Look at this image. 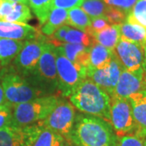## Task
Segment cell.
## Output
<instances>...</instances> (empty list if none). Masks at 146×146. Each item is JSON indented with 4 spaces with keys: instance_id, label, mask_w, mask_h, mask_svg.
Masks as SVG:
<instances>
[{
    "instance_id": "6da1fadb",
    "label": "cell",
    "mask_w": 146,
    "mask_h": 146,
    "mask_svg": "<svg viewBox=\"0 0 146 146\" xmlns=\"http://www.w3.org/2000/svg\"><path fill=\"white\" fill-rule=\"evenodd\" d=\"M69 141L76 146H115L118 137L108 121L79 114L75 118Z\"/></svg>"
},
{
    "instance_id": "7a4b0ae2",
    "label": "cell",
    "mask_w": 146,
    "mask_h": 146,
    "mask_svg": "<svg viewBox=\"0 0 146 146\" xmlns=\"http://www.w3.org/2000/svg\"><path fill=\"white\" fill-rule=\"evenodd\" d=\"M72 104L84 114L110 121V97L86 78L70 96Z\"/></svg>"
},
{
    "instance_id": "3957f363",
    "label": "cell",
    "mask_w": 146,
    "mask_h": 146,
    "mask_svg": "<svg viewBox=\"0 0 146 146\" xmlns=\"http://www.w3.org/2000/svg\"><path fill=\"white\" fill-rule=\"evenodd\" d=\"M60 98L54 95L41 98L13 106L11 124L24 127L44 120L57 106Z\"/></svg>"
},
{
    "instance_id": "277c9868",
    "label": "cell",
    "mask_w": 146,
    "mask_h": 146,
    "mask_svg": "<svg viewBox=\"0 0 146 146\" xmlns=\"http://www.w3.org/2000/svg\"><path fill=\"white\" fill-rule=\"evenodd\" d=\"M0 80L6 102L13 106L41 98V96H47L29 78L21 76L16 71L2 72L0 74Z\"/></svg>"
},
{
    "instance_id": "5b68a950",
    "label": "cell",
    "mask_w": 146,
    "mask_h": 146,
    "mask_svg": "<svg viewBox=\"0 0 146 146\" xmlns=\"http://www.w3.org/2000/svg\"><path fill=\"white\" fill-rule=\"evenodd\" d=\"M29 80L44 94L51 95L58 89L55 46L47 42L36 68Z\"/></svg>"
},
{
    "instance_id": "8992f818",
    "label": "cell",
    "mask_w": 146,
    "mask_h": 146,
    "mask_svg": "<svg viewBox=\"0 0 146 146\" xmlns=\"http://www.w3.org/2000/svg\"><path fill=\"white\" fill-rule=\"evenodd\" d=\"M58 89L63 97H70L87 78V68L72 63L55 48Z\"/></svg>"
},
{
    "instance_id": "52a82bcc",
    "label": "cell",
    "mask_w": 146,
    "mask_h": 146,
    "mask_svg": "<svg viewBox=\"0 0 146 146\" xmlns=\"http://www.w3.org/2000/svg\"><path fill=\"white\" fill-rule=\"evenodd\" d=\"M46 43L43 36L38 39L25 41L24 46L13 60V66L16 72L25 77L33 76Z\"/></svg>"
},
{
    "instance_id": "ba28073f",
    "label": "cell",
    "mask_w": 146,
    "mask_h": 146,
    "mask_svg": "<svg viewBox=\"0 0 146 146\" xmlns=\"http://www.w3.org/2000/svg\"><path fill=\"white\" fill-rule=\"evenodd\" d=\"M110 124L118 138L134 134L135 121L129 100L110 98Z\"/></svg>"
},
{
    "instance_id": "9c48e42d",
    "label": "cell",
    "mask_w": 146,
    "mask_h": 146,
    "mask_svg": "<svg viewBox=\"0 0 146 146\" xmlns=\"http://www.w3.org/2000/svg\"><path fill=\"white\" fill-rule=\"evenodd\" d=\"M75 115L74 106L68 101L60 98L52 112L42 122L50 129L69 140L74 126Z\"/></svg>"
},
{
    "instance_id": "30bf717a",
    "label": "cell",
    "mask_w": 146,
    "mask_h": 146,
    "mask_svg": "<svg viewBox=\"0 0 146 146\" xmlns=\"http://www.w3.org/2000/svg\"><path fill=\"white\" fill-rule=\"evenodd\" d=\"M25 146H65V140L42 121L22 127Z\"/></svg>"
},
{
    "instance_id": "8fae6325",
    "label": "cell",
    "mask_w": 146,
    "mask_h": 146,
    "mask_svg": "<svg viewBox=\"0 0 146 146\" xmlns=\"http://www.w3.org/2000/svg\"><path fill=\"white\" fill-rule=\"evenodd\" d=\"M123 70V66L114 54L106 68L102 69H87V78L94 81L98 87L109 94L110 97H111Z\"/></svg>"
},
{
    "instance_id": "7c38bea8",
    "label": "cell",
    "mask_w": 146,
    "mask_h": 146,
    "mask_svg": "<svg viewBox=\"0 0 146 146\" xmlns=\"http://www.w3.org/2000/svg\"><path fill=\"white\" fill-rule=\"evenodd\" d=\"M113 53L123 69L135 72L143 68L144 47L140 45L120 39Z\"/></svg>"
},
{
    "instance_id": "4fadbf2b",
    "label": "cell",
    "mask_w": 146,
    "mask_h": 146,
    "mask_svg": "<svg viewBox=\"0 0 146 146\" xmlns=\"http://www.w3.org/2000/svg\"><path fill=\"white\" fill-rule=\"evenodd\" d=\"M145 89H146V77L144 68L135 72L123 69L111 97L128 99L131 95Z\"/></svg>"
},
{
    "instance_id": "5bb4252c",
    "label": "cell",
    "mask_w": 146,
    "mask_h": 146,
    "mask_svg": "<svg viewBox=\"0 0 146 146\" xmlns=\"http://www.w3.org/2000/svg\"><path fill=\"white\" fill-rule=\"evenodd\" d=\"M39 30L29 25L0 21V37L18 40L30 41L42 37Z\"/></svg>"
},
{
    "instance_id": "9a60e30c",
    "label": "cell",
    "mask_w": 146,
    "mask_h": 146,
    "mask_svg": "<svg viewBox=\"0 0 146 146\" xmlns=\"http://www.w3.org/2000/svg\"><path fill=\"white\" fill-rule=\"evenodd\" d=\"M128 100L135 121L134 135L143 140L146 136V89L131 95Z\"/></svg>"
},
{
    "instance_id": "2e32d148",
    "label": "cell",
    "mask_w": 146,
    "mask_h": 146,
    "mask_svg": "<svg viewBox=\"0 0 146 146\" xmlns=\"http://www.w3.org/2000/svg\"><path fill=\"white\" fill-rule=\"evenodd\" d=\"M53 43L58 52L63 54L72 63L87 68L89 64V49L90 47L84 46L78 44H70L56 41Z\"/></svg>"
},
{
    "instance_id": "e0dca14e",
    "label": "cell",
    "mask_w": 146,
    "mask_h": 146,
    "mask_svg": "<svg viewBox=\"0 0 146 146\" xmlns=\"http://www.w3.org/2000/svg\"><path fill=\"white\" fill-rule=\"evenodd\" d=\"M114 56L113 51L94 42L89 49V64L87 69H102L106 68Z\"/></svg>"
},
{
    "instance_id": "ac0fdd59",
    "label": "cell",
    "mask_w": 146,
    "mask_h": 146,
    "mask_svg": "<svg viewBox=\"0 0 146 146\" xmlns=\"http://www.w3.org/2000/svg\"><path fill=\"white\" fill-rule=\"evenodd\" d=\"M24 41L0 37V67L9 65L24 46Z\"/></svg>"
},
{
    "instance_id": "d6986e66",
    "label": "cell",
    "mask_w": 146,
    "mask_h": 146,
    "mask_svg": "<svg viewBox=\"0 0 146 146\" xmlns=\"http://www.w3.org/2000/svg\"><path fill=\"white\" fill-rule=\"evenodd\" d=\"M120 39L145 47L146 45V29L136 24L124 21L120 25Z\"/></svg>"
},
{
    "instance_id": "ffe728a7",
    "label": "cell",
    "mask_w": 146,
    "mask_h": 146,
    "mask_svg": "<svg viewBox=\"0 0 146 146\" xmlns=\"http://www.w3.org/2000/svg\"><path fill=\"white\" fill-rule=\"evenodd\" d=\"M94 42L114 51L120 40V25H110L103 30L92 35Z\"/></svg>"
},
{
    "instance_id": "44dd1931",
    "label": "cell",
    "mask_w": 146,
    "mask_h": 146,
    "mask_svg": "<svg viewBox=\"0 0 146 146\" xmlns=\"http://www.w3.org/2000/svg\"><path fill=\"white\" fill-rule=\"evenodd\" d=\"M68 11L63 8H52L46 23L42 25V32L46 36H52L58 28L67 25Z\"/></svg>"
},
{
    "instance_id": "7402d4cb",
    "label": "cell",
    "mask_w": 146,
    "mask_h": 146,
    "mask_svg": "<svg viewBox=\"0 0 146 146\" xmlns=\"http://www.w3.org/2000/svg\"><path fill=\"white\" fill-rule=\"evenodd\" d=\"M0 146H25L22 127L10 124L1 128Z\"/></svg>"
},
{
    "instance_id": "603a6c76",
    "label": "cell",
    "mask_w": 146,
    "mask_h": 146,
    "mask_svg": "<svg viewBox=\"0 0 146 146\" xmlns=\"http://www.w3.org/2000/svg\"><path fill=\"white\" fill-rule=\"evenodd\" d=\"M67 25L86 33L91 25V18L80 7H75L68 11Z\"/></svg>"
},
{
    "instance_id": "cb8c5ba5",
    "label": "cell",
    "mask_w": 146,
    "mask_h": 146,
    "mask_svg": "<svg viewBox=\"0 0 146 146\" xmlns=\"http://www.w3.org/2000/svg\"><path fill=\"white\" fill-rule=\"evenodd\" d=\"M53 0H29V5L36 15L40 25H43L52 9Z\"/></svg>"
},
{
    "instance_id": "d4e9b609",
    "label": "cell",
    "mask_w": 146,
    "mask_h": 146,
    "mask_svg": "<svg viewBox=\"0 0 146 146\" xmlns=\"http://www.w3.org/2000/svg\"><path fill=\"white\" fill-rule=\"evenodd\" d=\"M32 13L29 7L26 4L14 3L13 9L10 14L5 17L4 21L8 22H16V23H24L27 22L32 19Z\"/></svg>"
},
{
    "instance_id": "484cf974",
    "label": "cell",
    "mask_w": 146,
    "mask_h": 146,
    "mask_svg": "<svg viewBox=\"0 0 146 146\" xmlns=\"http://www.w3.org/2000/svg\"><path fill=\"white\" fill-rule=\"evenodd\" d=\"M131 24H136L146 29V0H137L126 21Z\"/></svg>"
},
{
    "instance_id": "4316f807",
    "label": "cell",
    "mask_w": 146,
    "mask_h": 146,
    "mask_svg": "<svg viewBox=\"0 0 146 146\" xmlns=\"http://www.w3.org/2000/svg\"><path fill=\"white\" fill-rule=\"evenodd\" d=\"M63 42L70 44H78L84 46L90 47L95 42L93 37L87 33L70 28V29L63 38Z\"/></svg>"
},
{
    "instance_id": "83f0119b",
    "label": "cell",
    "mask_w": 146,
    "mask_h": 146,
    "mask_svg": "<svg viewBox=\"0 0 146 146\" xmlns=\"http://www.w3.org/2000/svg\"><path fill=\"white\" fill-rule=\"evenodd\" d=\"M80 8L92 19L105 16L108 6L103 0H84Z\"/></svg>"
},
{
    "instance_id": "f1b7e54d",
    "label": "cell",
    "mask_w": 146,
    "mask_h": 146,
    "mask_svg": "<svg viewBox=\"0 0 146 146\" xmlns=\"http://www.w3.org/2000/svg\"><path fill=\"white\" fill-rule=\"evenodd\" d=\"M105 3L109 7H115L122 11L126 16L131 12L132 7L136 4L137 0H103Z\"/></svg>"
},
{
    "instance_id": "f546056e",
    "label": "cell",
    "mask_w": 146,
    "mask_h": 146,
    "mask_svg": "<svg viewBox=\"0 0 146 146\" xmlns=\"http://www.w3.org/2000/svg\"><path fill=\"white\" fill-rule=\"evenodd\" d=\"M12 112L13 105L6 102L4 104L0 106V129L12 123Z\"/></svg>"
},
{
    "instance_id": "4dcf8cb0",
    "label": "cell",
    "mask_w": 146,
    "mask_h": 146,
    "mask_svg": "<svg viewBox=\"0 0 146 146\" xmlns=\"http://www.w3.org/2000/svg\"><path fill=\"white\" fill-rule=\"evenodd\" d=\"M105 16L106 17L110 25H121L126 21L127 17L126 14H124L122 11L109 6L106 11Z\"/></svg>"
},
{
    "instance_id": "1f68e13d",
    "label": "cell",
    "mask_w": 146,
    "mask_h": 146,
    "mask_svg": "<svg viewBox=\"0 0 146 146\" xmlns=\"http://www.w3.org/2000/svg\"><path fill=\"white\" fill-rule=\"evenodd\" d=\"M110 25L108 20L105 16H98L91 19V25L90 28L86 32L89 35L92 36L94 33H97L98 32L103 30L104 29L107 28Z\"/></svg>"
},
{
    "instance_id": "d6a6232c",
    "label": "cell",
    "mask_w": 146,
    "mask_h": 146,
    "mask_svg": "<svg viewBox=\"0 0 146 146\" xmlns=\"http://www.w3.org/2000/svg\"><path fill=\"white\" fill-rule=\"evenodd\" d=\"M119 146H145L144 141L134 134L127 135L118 138Z\"/></svg>"
},
{
    "instance_id": "836d02e7",
    "label": "cell",
    "mask_w": 146,
    "mask_h": 146,
    "mask_svg": "<svg viewBox=\"0 0 146 146\" xmlns=\"http://www.w3.org/2000/svg\"><path fill=\"white\" fill-rule=\"evenodd\" d=\"M84 0H53L52 8H63L71 10L80 7Z\"/></svg>"
},
{
    "instance_id": "e575fe53",
    "label": "cell",
    "mask_w": 146,
    "mask_h": 146,
    "mask_svg": "<svg viewBox=\"0 0 146 146\" xmlns=\"http://www.w3.org/2000/svg\"><path fill=\"white\" fill-rule=\"evenodd\" d=\"M15 2L5 0L0 7V21H3L7 16H8L13 9Z\"/></svg>"
},
{
    "instance_id": "d590c367",
    "label": "cell",
    "mask_w": 146,
    "mask_h": 146,
    "mask_svg": "<svg viewBox=\"0 0 146 146\" xmlns=\"http://www.w3.org/2000/svg\"><path fill=\"white\" fill-rule=\"evenodd\" d=\"M70 29V26L69 25H63L62 27L58 28L56 31L54 32V33L52 35L53 41H56V42H63V38L65 35L67 34L68 30Z\"/></svg>"
},
{
    "instance_id": "8d00e7d4",
    "label": "cell",
    "mask_w": 146,
    "mask_h": 146,
    "mask_svg": "<svg viewBox=\"0 0 146 146\" xmlns=\"http://www.w3.org/2000/svg\"><path fill=\"white\" fill-rule=\"evenodd\" d=\"M6 102L5 95H4V92H3V89L2 87V84L0 82V106L4 104Z\"/></svg>"
},
{
    "instance_id": "74e56055",
    "label": "cell",
    "mask_w": 146,
    "mask_h": 146,
    "mask_svg": "<svg viewBox=\"0 0 146 146\" xmlns=\"http://www.w3.org/2000/svg\"><path fill=\"white\" fill-rule=\"evenodd\" d=\"M143 68L145 71V75L146 77V45L144 47V63H143Z\"/></svg>"
},
{
    "instance_id": "f35d334b",
    "label": "cell",
    "mask_w": 146,
    "mask_h": 146,
    "mask_svg": "<svg viewBox=\"0 0 146 146\" xmlns=\"http://www.w3.org/2000/svg\"><path fill=\"white\" fill-rule=\"evenodd\" d=\"M11 2H15V3H23V4H26L29 5V0H9Z\"/></svg>"
},
{
    "instance_id": "ab89813d",
    "label": "cell",
    "mask_w": 146,
    "mask_h": 146,
    "mask_svg": "<svg viewBox=\"0 0 146 146\" xmlns=\"http://www.w3.org/2000/svg\"><path fill=\"white\" fill-rule=\"evenodd\" d=\"M143 141H144V144H145V146H146V136L143 139Z\"/></svg>"
},
{
    "instance_id": "60d3db41",
    "label": "cell",
    "mask_w": 146,
    "mask_h": 146,
    "mask_svg": "<svg viewBox=\"0 0 146 146\" xmlns=\"http://www.w3.org/2000/svg\"><path fill=\"white\" fill-rule=\"evenodd\" d=\"M4 1H5V0H0V7H1V5L3 4V3Z\"/></svg>"
},
{
    "instance_id": "b9f144b4",
    "label": "cell",
    "mask_w": 146,
    "mask_h": 146,
    "mask_svg": "<svg viewBox=\"0 0 146 146\" xmlns=\"http://www.w3.org/2000/svg\"><path fill=\"white\" fill-rule=\"evenodd\" d=\"M115 146H119V145H118V143H117V145H115Z\"/></svg>"
},
{
    "instance_id": "7bdbcfd3",
    "label": "cell",
    "mask_w": 146,
    "mask_h": 146,
    "mask_svg": "<svg viewBox=\"0 0 146 146\" xmlns=\"http://www.w3.org/2000/svg\"><path fill=\"white\" fill-rule=\"evenodd\" d=\"M65 146H70V145H65Z\"/></svg>"
}]
</instances>
